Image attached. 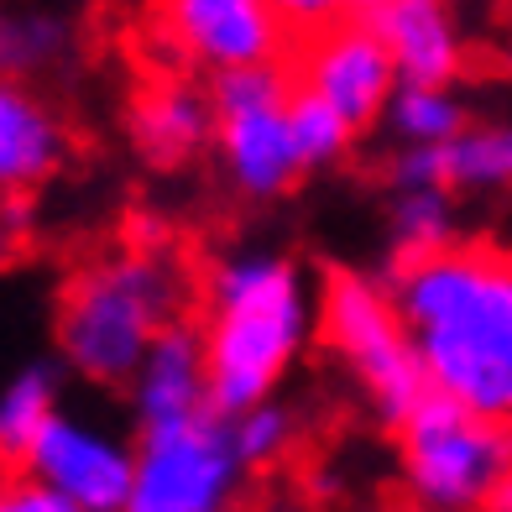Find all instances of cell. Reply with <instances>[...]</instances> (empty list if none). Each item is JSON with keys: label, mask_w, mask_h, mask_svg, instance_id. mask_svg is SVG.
I'll use <instances>...</instances> for the list:
<instances>
[{"label": "cell", "mask_w": 512, "mask_h": 512, "mask_svg": "<svg viewBox=\"0 0 512 512\" xmlns=\"http://www.w3.org/2000/svg\"><path fill=\"white\" fill-rule=\"evenodd\" d=\"M168 241H173V230L162 225V220L136 215V220H131V241H126V251H168Z\"/></svg>", "instance_id": "obj_24"}, {"label": "cell", "mask_w": 512, "mask_h": 512, "mask_svg": "<svg viewBox=\"0 0 512 512\" xmlns=\"http://www.w3.org/2000/svg\"><path fill=\"white\" fill-rule=\"evenodd\" d=\"M398 512H429V507H418V502H408V507H398Z\"/></svg>", "instance_id": "obj_27"}, {"label": "cell", "mask_w": 512, "mask_h": 512, "mask_svg": "<svg viewBox=\"0 0 512 512\" xmlns=\"http://www.w3.org/2000/svg\"><path fill=\"white\" fill-rule=\"evenodd\" d=\"M314 319H319L324 340H330L345 356V366L356 371L371 413L398 429L418 408V398L429 392V382H424V371H418V361L408 351V335L398 324V309H392L387 288L366 272H340L324 283Z\"/></svg>", "instance_id": "obj_5"}, {"label": "cell", "mask_w": 512, "mask_h": 512, "mask_svg": "<svg viewBox=\"0 0 512 512\" xmlns=\"http://www.w3.org/2000/svg\"><path fill=\"white\" fill-rule=\"evenodd\" d=\"M16 471L74 512H126L136 445L100 418L58 408L27 445Z\"/></svg>", "instance_id": "obj_8"}, {"label": "cell", "mask_w": 512, "mask_h": 512, "mask_svg": "<svg viewBox=\"0 0 512 512\" xmlns=\"http://www.w3.org/2000/svg\"><path fill=\"white\" fill-rule=\"evenodd\" d=\"M382 121L403 147H439L471 126V110L455 95V84H398Z\"/></svg>", "instance_id": "obj_17"}, {"label": "cell", "mask_w": 512, "mask_h": 512, "mask_svg": "<svg viewBox=\"0 0 512 512\" xmlns=\"http://www.w3.org/2000/svg\"><path fill=\"white\" fill-rule=\"evenodd\" d=\"M293 79L283 63L272 68H230L209 84V110H215V147L225 183L241 199H283L304 173L288 147V105Z\"/></svg>", "instance_id": "obj_6"}, {"label": "cell", "mask_w": 512, "mask_h": 512, "mask_svg": "<svg viewBox=\"0 0 512 512\" xmlns=\"http://www.w3.org/2000/svg\"><path fill=\"white\" fill-rule=\"evenodd\" d=\"M314 330V293L298 262L277 251H241L209 272L204 392L215 418L267 403Z\"/></svg>", "instance_id": "obj_2"}, {"label": "cell", "mask_w": 512, "mask_h": 512, "mask_svg": "<svg viewBox=\"0 0 512 512\" xmlns=\"http://www.w3.org/2000/svg\"><path fill=\"white\" fill-rule=\"evenodd\" d=\"M189 277L173 251H121L79 267L58 304V361L89 387H126L147 345L183 319Z\"/></svg>", "instance_id": "obj_3"}, {"label": "cell", "mask_w": 512, "mask_h": 512, "mask_svg": "<svg viewBox=\"0 0 512 512\" xmlns=\"http://www.w3.org/2000/svg\"><path fill=\"white\" fill-rule=\"evenodd\" d=\"M283 121H288V147L298 157V173L330 168V162H340L345 152H351V142H356V131L345 126L319 95H309V89H298V84L288 89Z\"/></svg>", "instance_id": "obj_19"}, {"label": "cell", "mask_w": 512, "mask_h": 512, "mask_svg": "<svg viewBox=\"0 0 512 512\" xmlns=\"http://www.w3.org/2000/svg\"><path fill=\"white\" fill-rule=\"evenodd\" d=\"M131 142L142 147L157 168H183L215 142V110H209V89L189 79H157L142 89L131 105Z\"/></svg>", "instance_id": "obj_14"}, {"label": "cell", "mask_w": 512, "mask_h": 512, "mask_svg": "<svg viewBox=\"0 0 512 512\" xmlns=\"http://www.w3.org/2000/svg\"><path fill=\"white\" fill-rule=\"evenodd\" d=\"M262 6L272 11L277 27H283V37H314V32L351 16L345 0H262Z\"/></svg>", "instance_id": "obj_22"}, {"label": "cell", "mask_w": 512, "mask_h": 512, "mask_svg": "<svg viewBox=\"0 0 512 512\" xmlns=\"http://www.w3.org/2000/svg\"><path fill=\"white\" fill-rule=\"evenodd\" d=\"M387 241L398 251V262L455 246V199L439 189H398L387 215Z\"/></svg>", "instance_id": "obj_18"}, {"label": "cell", "mask_w": 512, "mask_h": 512, "mask_svg": "<svg viewBox=\"0 0 512 512\" xmlns=\"http://www.w3.org/2000/svg\"><path fill=\"white\" fill-rule=\"evenodd\" d=\"M298 89L319 95L351 131H366L382 121L392 89H398V74H392V58L377 42V32L366 27V16H356V21L345 16L335 27L309 37Z\"/></svg>", "instance_id": "obj_10"}, {"label": "cell", "mask_w": 512, "mask_h": 512, "mask_svg": "<svg viewBox=\"0 0 512 512\" xmlns=\"http://www.w3.org/2000/svg\"><path fill=\"white\" fill-rule=\"evenodd\" d=\"M0 512H74L58 497H48L37 481H27L21 471H0Z\"/></svg>", "instance_id": "obj_23"}, {"label": "cell", "mask_w": 512, "mask_h": 512, "mask_svg": "<svg viewBox=\"0 0 512 512\" xmlns=\"http://www.w3.org/2000/svg\"><path fill=\"white\" fill-rule=\"evenodd\" d=\"M152 37L173 63L230 74L283 63L288 37L262 0H152Z\"/></svg>", "instance_id": "obj_9"}, {"label": "cell", "mask_w": 512, "mask_h": 512, "mask_svg": "<svg viewBox=\"0 0 512 512\" xmlns=\"http://www.w3.org/2000/svg\"><path fill=\"white\" fill-rule=\"evenodd\" d=\"M241 460L225 418L204 413L189 424L147 429L136 439V471L126 512H230L241 497Z\"/></svg>", "instance_id": "obj_7"}, {"label": "cell", "mask_w": 512, "mask_h": 512, "mask_svg": "<svg viewBox=\"0 0 512 512\" xmlns=\"http://www.w3.org/2000/svg\"><path fill=\"white\" fill-rule=\"evenodd\" d=\"M68 162L63 115L21 79H0V199L42 189Z\"/></svg>", "instance_id": "obj_13"}, {"label": "cell", "mask_w": 512, "mask_h": 512, "mask_svg": "<svg viewBox=\"0 0 512 512\" xmlns=\"http://www.w3.org/2000/svg\"><path fill=\"white\" fill-rule=\"evenodd\" d=\"M225 434H230V450H236L241 471H262V465H277L293 450L298 418L277 398H267V403H256V408H246L236 418H225Z\"/></svg>", "instance_id": "obj_21"}, {"label": "cell", "mask_w": 512, "mask_h": 512, "mask_svg": "<svg viewBox=\"0 0 512 512\" xmlns=\"http://www.w3.org/2000/svg\"><path fill=\"white\" fill-rule=\"evenodd\" d=\"M68 53V27L42 11H0V79H21L53 68Z\"/></svg>", "instance_id": "obj_20"}, {"label": "cell", "mask_w": 512, "mask_h": 512, "mask_svg": "<svg viewBox=\"0 0 512 512\" xmlns=\"http://www.w3.org/2000/svg\"><path fill=\"white\" fill-rule=\"evenodd\" d=\"M345 6H351V11H361V16H366V11H377L382 0H345Z\"/></svg>", "instance_id": "obj_26"}, {"label": "cell", "mask_w": 512, "mask_h": 512, "mask_svg": "<svg viewBox=\"0 0 512 512\" xmlns=\"http://www.w3.org/2000/svg\"><path fill=\"white\" fill-rule=\"evenodd\" d=\"M392 309L429 392L481 418L512 413V267L486 241H455L392 272Z\"/></svg>", "instance_id": "obj_1"}, {"label": "cell", "mask_w": 512, "mask_h": 512, "mask_svg": "<svg viewBox=\"0 0 512 512\" xmlns=\"http://www.w3.org/2000/svg\"><path fill=\"white\" fill-rule=\"evenodd\" d=\"M403 486L429 512H497L507 507L512 439L502 418H481L439 392H424L398 424Z\"/></svg>", "instance_id": "obj_4"}, {"label": "cell", "mask_w": 512, "mask_h": 512, "mask_svg": "<svg viewBox=\"0 0 512 512\" xmlns=\"http://www.w3.org/2000/svg\"><path fill=\"white\" fill-rule=\"evenodd\" d=\"M63 408V371L53 361H32L0 387V465H21L27 445L42 434V424Z\"/></svg>", "instance_id": "obj_15"}, {"label": "cell", "mask_w": 512, "mask_h": 512, "mask_svg": "<svg viewBox=\"0 0 512 512\" xmlns=\"http://www.w3.org/2000/svg\"><path fill=\"white\" fill-rule=\"evenodd\" d=\"M366 27L392 58L398 84H455L465 74V32L455 0H382L366 11Z\"/></svg>", "instance_id": "obj_11"}, {"label": "cell", "mask_w": 512, "mask_h": 512, "mask_svg": "<svg viewBox=\"0 0 512 512\" xmlns=\"http://www.w3.org/2000/svg\"><path fill=\"white\" fill-rule=\"evenodd\" d=\"M439 183L445 194H502L512 183V131L507 126H465L439 142Z\"/></svg>", "instance_id": "obj_16"}, {"label": "cell", "mask_w": 512, "mask_h": 512, "mask_svg": "<svg viewBox=\"0 0 512 512\" xmlns=\"http://www.w3.org/2000/svg\"><path fill=\"white\" fill-rule=\"evenodd\" d=\"M256 512H309V507L298 502V497H272V502H262Z\"/></svg>", "instance_id": "obj_25"}, {"label": "cell", "mask_w": 512, "mask_h": 512, "mask_svg": "<svg viewBox=\"0 0 512 512\" xmlns=\"http://www.w3.org/2000/svg\"><path fill=\"white\" fill-rule=\"evenodd\" d=\"M131 413L147 429H168V424H189V418L209 413V392H204V345L194 324H168L147 356L131 371Z\"/></svg>", "instance_id": "obj_12"}]
</instances>
